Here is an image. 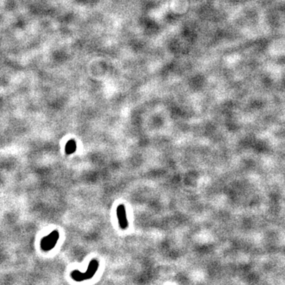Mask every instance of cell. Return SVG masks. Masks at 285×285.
<instances>
[{"label": "cell", "mask_w": 285, "mask_h": 285, "mask_svg": "<svg viewBox=\"0 0 285 285\" xmlns=\"http://www.w3.org/2000/svg\"><path fill=\"white\" fill-rule=\"evenodd\" d=\"M98 269V262L96 259H94L90 261L89 267L86 272H80L78 270H74L71 273V278L76 281H82V280L90 279L95 273Z\"/></svg>", "instance_id": "1"}, {"label": "cell", "mask_w": 285, "mask_h": 285, "mask_svg": "<svg viewBox=\"0 0 285 285\" xmlns=\"http://www.w3.org/2000/svg\"><path fill=\"white\" fill-rule=\"evenodd\" d=\"M59 239V232L57 230H54L47 237L44 238L40 242V246L45 251H48L55 246Z\"/></svg>", "instance_id": "2"}, {"label": "cell", "mask_w": 285, "mask_h": 285, "mask_svg": "<svg viewBox=\"0 0 285 285\" xmlns=\"http://www.w3.org/2000/svg\"><path fill=\"white\" fill-rule=\"evenodd\" d=\"M116 215H117V219L119 221L120 227L123 230H125L128 228V219L126 217V212H125V207L123 204H120L116 208Z\"/></svg>", "instance_id": "3"}, {"label": "cell", "mask_w": 285, "mask_h": 285, "mask_svg": "<svg viewBox=\"0 0 285 285\" xmlns=\"http://www.w3.org/2000/svg\"><path fill=\"white\" fill-rule=\"evenodd\" d=\"M76 148V142L74 139H71V140H69L67 142L66 147H65V152H66L67 154H72V153L75 152Z\"/></svg>", "instance_id": "4"}]
</instances>
